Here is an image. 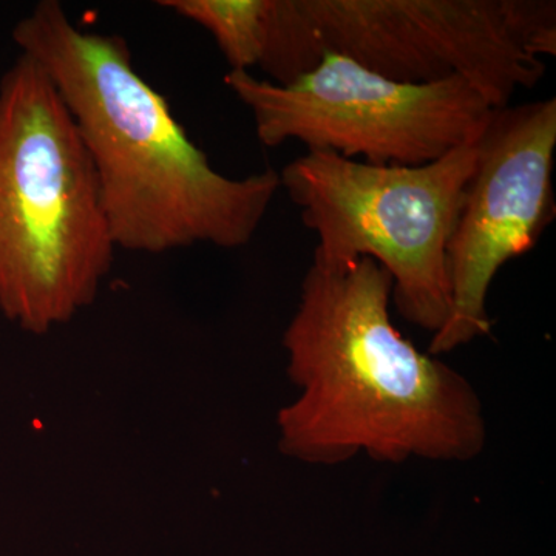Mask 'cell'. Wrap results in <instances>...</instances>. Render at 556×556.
Returning <instances> with one entry per match:
<instances>
[{
    "label": "cell",
    "mask_w": 556,
    "mask_h": 556,
    "mask_svg": "<svg viewBox=\"0 0 556 556\" xmlns=\"http://www.w3.org/2000/svg\"><path fill=\"white\" fill-rule=\"evenodd\" d=\"M21 54L53 80L97 174L115 247L144 254L247 247L281 190L274 170L214 169L118 36L83 30L43 0L13 31Z\"/></svg>",
    "instance_id": "2"
},
{
    "label": "cell",
    "mask_w": 556,
    "mask_h": 556,
    "mask_svg": "<svg viewBox=\"0 0 556 556\" xmlns=\"http://www.w3.org/2000/svg\"><path fill=\"white\" fill-rule=\"evenodd\" d=\"M160 5L206 30L230 72L257 67L269 83L289 86L324 56L300 0H164Z\"/></svg>",
    "instance_id": "8"
},
{
    "label": "cell",
    "mask_w": 556,
    "mask_h": 556,
    "mask_svg": "<svg viewBox=\"0 0 556 556\" xmlns=\"http://www.w3.org/2000/svg\"><path fill=\"white\" fill-rule=\"evenodd\" d=\"M115 241L97 174L46 70L0 79V311L43 334L93 303Z\"/></svg>",
    "instance_id": "3"
},
{
    "label": "cell",
    "mask_w": 556,
    "mask_h": 556,
    "mask_svg": "<svg viewBox=\"0 0 556 556\" xmlns=\"http://www.w3.org/2000/svg\"><path fill=\"white\" fill-rule=\"evenodd\" d=\"M555 150V98L493 112L450 239V314L431 356L489 334L486 298L497 270L535 247L554 218Z\"/></svg>",
    "instance_id": "7"
},
{
    "label": "cell",
    "mask_w": 556,
    "mask_h": 556,
    "mask_svg": "<svg viewBox=\"0 0 556 556\" xmlns=\"http://www.w3.org/2000/svg\"><path fill=\"white\" fill-rule=\"evenodd\" d=\"M321 53L399 83L463 79L493 109L556 54L554 0H300Z\"/></svg>",
    "instance_id": "5"
},
{
    "label": "cell",
    "mask_w": 556,
    "mask_h": 556,
    "mask_svg": "<svg viewBox=\"0 0 556 556\" xmlns=\"http://www.w3.org/2000/svg\"><path fill=\"white\" fill-rule=\"evenodd\" d=\"M266 148L299 141L364 163L420 166L481 137L496 109L463 79L399 83L338 53L289 86L230 72Z\"/></svg>",
    "instance_id": "6"
},
{
    "label": "cell",
    "mask_w": 556,
    "mask_h": 556,
    "mask_svg": "<svg viewBox=\"0 0 556 556\" xmlns=\"http://www.w3.org/2000/svg\"><path fill=\"white\" fill-rule=\"evenodd\" d=\"M478 142L420 166H379L308 150L281 172V189L317 236L314 257L328 265L375 260L393 280L399 314L437 334L450 314L447 249Z\"/></svg>",
    "instance_id": "4"
},
{
    "label": "cell",
    "mask_w": 556,
    "mask_h": 556,
    "mask_svg": "<svg viewBox=\"0 0 556 556\" xmlns=\"http://www.w3.org/2000/svg\"><path fill=\"white\" fill-rule=\"evenodd\" d=\"M393 280L372 258L328 265L313 257L283 336L300 396L278 413L285 455L338 466L367 453L470 460L484 448L482 405L470 382L420 353L390 317Z\"/></svg>",
    "instance_id": "1"
}]
</instances>
